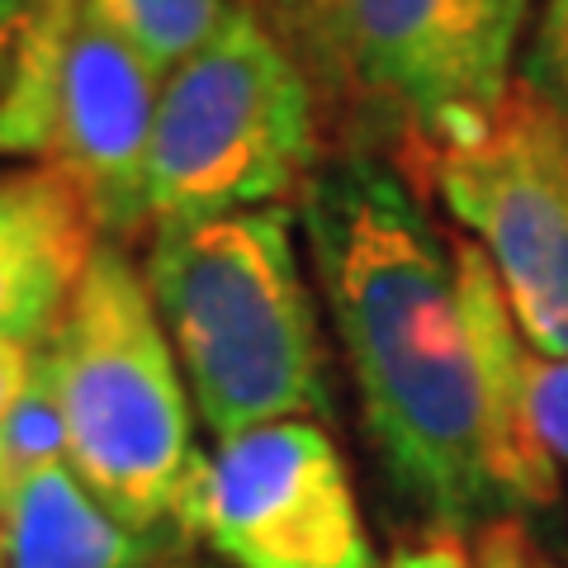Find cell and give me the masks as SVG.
<instances>
[{"mask_svg":"<svg viewBox=\"0 0 568 568\" xmlns=\"http://www.w3.org/2000/svg\"><path fill=\"white\" fill-rule=\"evenodd\" d=\"M407 175L488 256L511 323L549 361L568 355V119L511 81L484 133L407 152Z\"/></svg>","mask_w":568,"mask_h":568,"instance_id":"obj_5","label":"cell"},{"mask_svg":"<svg viewBox=\"0 0 568 568\" xmlns=\"http://www.w3.org/2000/svg\"><path fill=\"white\" fill-rule=\"evenodd\" d=\"M233 0H81V14L129 43L156 77H171L200 52Z\"/></svg>","mask_w":568,"mask_h":568,"instance_id":"obj_13","label":"cell"},{"mask_svg":"<svg viewBox=\"0 0 568 568\" xmlns=\"http://www.w3.org/2000/svg\"><path fill=\"white\" fill-rule=\"evenodd\" d=\"M81 0H24L0 43V156L48 162Z\"/></svg>","mask_w":568,"mask_h":568,"instance_id":"obj_12","label":"cell"},{"mask_svg":"<svg viewBox=\"0 0 568 568\" xmlns=\"http://www.w3.org/2000/svg\"><path fill=\"white\" fill-rule=\"evenodd\" d=\"M384 568H474V549L459 530H432L426 540L398 549Z\"/></svg>","mask_w":568,"mask_h":568,"instance_id":"obj_19","label":"cell"},{"mask_svg":"<svg viewBox=\"0 0 568 568\" xmlns=\"http://www.w3.org/2000/svg\"><path fill=\"white\" fill-rule=\"evenodd\" d=\"M142 280L219 440L327 407L313 284L280 204L152 227Z\"/></svg>","mask_w":568,"mask_h":568,"instance_id":"obj_2","label":"cell"},{"mask_svg":"<svg viewBox=\"0 0 568 568\" xmlns=\"http://www.w3.org/2000/svg\"><path fill=\"white\" fill-rule=\"evenodd\" d=\"M517 81L568 119V0H545L530 43L517 62Z\"/></svg>","mask_w":568,"mask_h":568,"instance_id":"obj_15","label":"cell"},{"mask_svg":"<svg viewBox=\"0 0 568 568\" xmlns=\"http://www.w3.org/2000/svg\"><path fill=\"white\" fill-rule=\"evenodd\" d=\"M185 536L233 568H375L342 446L317 417L219 440L190 484Z\"/></svg>","mask_w":568,"mask_h":568,"instance_id":"obj_7","label":"cell"},{"mask_svg":"<svg viewBox=\"0 0 568 568\" xmlns=\"http://www.w3.org/2000/svg\"><path fill=\"white\" fill-rule=\"evenodd\" d=\"M156 545L129 530L58 459L0 493V568H152Z\"/></svg>","mask_w":568,"mask_h":568,"instance_id":"obj_11","label":"cell"},{"mask_svg":"<svg viewBox=\"0 0 568 568\" xmlns=\"http://www.w3.org/2000/svg\"><path fill=\"white\" fill-rule=\"evenodd\" d=\"M67 432V465L114 517L166 545L185 536L200 474L190 388L152 290L119 242H104L43 346Z\"/></svg>","mask_w":568,"mask_h":568,"instance_id":"obj_3","label":"cell"},{"mask_svg":"<svg viewBox=\"0 0 568 568\" xmlns=\"http://www.w3.org/2000/svg\"><path fill=\"white\" fill-rule=\"evenodd\" d=\"M190 568H194V564H190Z\"/></svg>","mask_w":568,"mask_h":568,"instance_id":"obj_21","label":"cell"},{"mask_svg":"<svg viewBox=\"0 0 568 568\" xmlns=\"http://www.w3.org/2000/svg\"><path fill=\"white\" fill-rule=\"evenodd\" d=\"M459 308L469 323L478 394H484V436H488V474L503 511L549 507L559 497V465L530 432L526 417V336L511 323V308L488 256L474 242H455Z\"/></svg>","mask_w":568,"mask_h":568,"instance_id":"obj_10","label":"cell"},{"mask_svg":"<svg viewBox=\"0 0 568 568\" xmlns=\"http://www.w3.org/2000/svg\"><path fill=\"white\" fill-rule=\"evenodd\" d=\"M58 459H67V432H62V413H58V398H52L48 369L39 365L29 398L0 426V493L20 484L33 469L58 465Z\"/></svg>","mask_w":568,"mask_h":568,"instance_id":"obj_14","label":"cell"},{"mask_svg":"<svg viewBox=\"0 0 568 568\" xmlns=\"http://www.w3.org/2000/svg\"><path fill=\"white\" fill-rule=\"evenodd\" d=\"M336 71L398 114L407 152L488 129L517 81L526 0H298Z\"/></svg>","mask_w":568,"mask_h":568,"instance_id":"obj_6","label":"cell"},{"mask_svg":"<svg viewBox=\"0 0 568 568\" xmlns=\"http://www.w3.org/2000/svg\"><path fill=\"white\" fill-rule=\"evenodd\" d=\"M298 223L388 478L436 530L497 521L455 242L375 156L317 166Z\"/></svg>","mask_w":568,"mask_h":568,"instance_id":"obj_1","label":"cell"},{"mask_svg":"<svg viewBox=\"0 0 568 568\" xmlns=\"http://www.w3.org/2000/svg\"><path fill=\"white\" fill-rule=\"evenodd\" d=\"M474 568H555V564L540 559V549L530 545L521 521L497 517L488 526H478V536H474Z\"/></svg>","mask_w":568,"mask_h":568,"instance_id":"obj_17","label":"cell"},{"mask_svg":"<svg viewBox=\"0 0 568 568\" xmlns=\"http://www.w3.org/2000/svg\"><path fill=\"white\" fill-rule=\"evenodd\" d=\"M317 171L308 71L252 6L162 81L148 152V227L265 209Z\"/></svg>","mask_w":568,"mask_h":568,"instance_id":"obj_4","label":"cell"},{"mask_svg":"<svg viewBox=\"0 0 568 568\" xmlns=\"http://www.w3.org/2000/svg\"><path fill=\"white\" fill-rule=\"evenodd\" d=\"M526 417L545 455L568 469V355L549 361L526 346Z\"/></svg>","mask_w":568,"mask_h":568,"instance_id":"obj_16","label":"cell"},{"mask_svg":"<svg viewBox=\"0 0 568 568\" xmlns=\"http://www.w3.org/2000/svg\"><path fill=\"white\" fill-rule=\"evenodd\" d=\"M290 6H298V0H290Z\"/></svg>","mask_w":568,"mask_h":568,"instance_id":"obj_20","label":"cell"},{"mask_svg":"<svg viewBox=\"0 0 568 568\" xmlns=\"http://www.w3.org/2000/svg\"><path fill=\"white\" fill-rule=\"evenodd\" d=\"M81 190L48 162L0 175V336L48 346L100 252Z\"/></svg>","mask_w":568,"mask_h":568,"instance_id":"obj_9","label":"cell"},{"mask_svg":"<svg viewBox=\"0 0 568 568\" xmlns=\"http://www.w3.org/2000/svg\"><path fill=\"white\" fill-rule=\"evenodd\" d=\"M162 77L95 20L77 24L48 166L81 190L104 237L148 227V152Z\"/></svg>","mask_w":568,"mask_h":568,"instance_id":"obj_8","label":"cell"},{"mask_svg":"<svg viewBox=\"0 0 568 568\" xmlns=\"http://www.w3.org/2000/svg\"><path fill=\"white\" fill-rule=\"evenodd\" d=\"M39 365H43V346L6 342V336H0V426L29 398L33 379H39Z\"/></svg>","mask_w":568,"mask_h":568,"instance_id":"obj_18","label":"cell"}]
</instances>
